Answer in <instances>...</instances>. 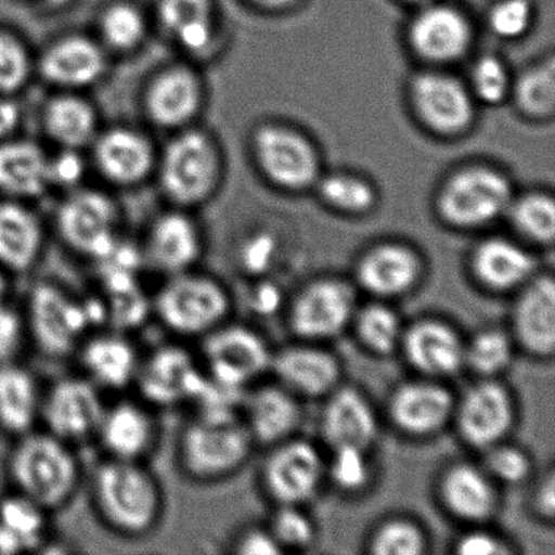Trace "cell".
I'll use <instances>...</instances> for the list:
<instances>
[{
    "label": "cell",
    "instance_id": "cell-37",
    "mask_svg": "<svg viewBox=\"0 0 555 555\" xmlns=\"http://www.w3.org/2000/svg\"><path fill=\"white\" fill-rule=\"evenodd\" d=\"M42 127L59 149L83 150L100 133L95 107L75 91H60L47 102Z\"/></svg>",
    "mask_w": 555,
    "mask_h": 555
},
{
    "label": "cell",
    "instance_id": "cell-31",
    "mask_svg": "<svg viewBox=\"0 0 555 555\" xmlns=\"http://www.w3.org/2000/svg\"><path fill=\"white\" fill-rule=\"evenodd\" d=\"M469 273L478 288L493 297L513 296L538 273L530 249L505 237L478 243L469 259Z\"/></svg>",
    "mask_w": 555,
    "mask_h": 555
},
{
    "label": "cell",
    "instance_id": "cell-49",
    "mask_svg": "<svg viewBox=\"0 0 555 555\" xmlns=\"http://www.w3.org/2000/svg\"><path fill=\"white\" fill-rule=\"evenodd\" d=\"M319 192L326 204L346 214H363L375 203L372 184L350 173L326 176L319 182Z\"/></svg>",
    "mask_w": 555,
    "mask_h": 555
},
{
    "label": "cell",
    "instance_id": "cell-47",
    "mask_svg": "<svg viewBox=\"0 0 555 555\" xmlns=\"http://www.w3.org/2000/svg\"><path fill=\"white\" fill-rule=\"evenodd\" d=\"M516 103L532 118H548L555 108V67L553 59L526 70L513 85Z\"/></svg>",
    "mask_w": 555,
    "mask_h": 555
},
{
    "label": "cell",
    "instance_id": "cell-15",
    "mask_svg": "<svg viewBox=\"0 0 555 555\" xmlns=\"http://www.w3.org/2000/svg\"><path fill=\"white\" fill-rule=\"evenodd\" d=\"M513 199V188L502 172L470 167L455 172L444 183L438 209L450 225L472 230L507 214Z\"/></svg>",
    "mask_w": 555,
    "mask_h": 555
},
{
    "label": "cell",
    "instance_id": "cell-25",
    "mask_svg": "<svg viewBox=\"0 0 555 555\" xmlns=\"http://www.w3.org/2000/svg\"><path fill=\"white\" fill-rule=\"evenodd\" d=\"M205 85L188 64H171L157 70L144 90L146 117L155 127L171 132L193 127L205 105Z\"/></svg>",
    "mask_w": 555,
    "mask_h": 555
},
{
    "label": "cell",
    "instance_id": "cell-48",
    "mask_svg": "<svg viewBox=\"0 0 555 555\" xmlns=\"http://www.w3.org/2000/svg\"><path fill=\"white\" fill-rule=\"evenodd\" d=\"M35 70V60L24 40L0 26V94L14 95L24 89Z\"/></svg>",
    "mask_w": 555,
    "mask_h": 555
},
{
    "label": "cell",
    "instance_id": "cell-32",
    "mask_svg": "<svg viewBox=\"0 0 555 555\" xmlns=\"http://www.w3.org/2000/svg\"><path fill=\"white\" fill-rule=\"evenodd\" d=\"M408 38L413 51L424 60L451 63L469 51L472 26L460 9L429 0L413 16Z\"/></svg>",
    "mask_w": 555,
    "mask_h": 555
},
{
    "label": "cell",
    "instance_id": "cell-59",
    "mask_svg": "<svg viewBox=\"0 0 555 555\" xmlns=\"http://www.w3.org/2000/svg\"><path fill=\"white\" fill-rule=\"evenodd\" d=\"M22 122V111L14 95L0 94V141L15 138Z\"/></svg>",
    "mask_w": 555,
    "mask_h": 555
},
{
    "label": "cell",
    "instance_id": "cell-54",
    "mask_svg": "<svg viewBox=\"0 0 555 555\" xmlns=\"http://www.w3.org/2000/svg\"><path fill=\"white\" fill-rule=\"evenodd\" d=\"M228 552L236 555H281L283 551L266 524H249L233 532Z\"/></svg>",
    "mask_w": 555,
    "mask_h": 555
},
{
    "label": "cell",
    "instance_id": "cell-57",
    "mask_svg": "<svg viewBox=\"0 0 555 555\" xmlns=\"http://www.w3.org/2000/svg\"><path fill=\"white\" fill-rule=\"evenodd\" d=\"M259 282L248 293L249 309L262 318H271L283 313L287 302V294L276 282L268 278H258Z\"/></svg>",
    "mask_w": 555,
    "mask_h": 555
},
{
    "label": "cell",
    "instance_id": "cell-10",
    "mask_svg": "<svg viewBox=\"0 0 555 555\" xmlns=\"http://www.w3.org/2000/svg\"><path fill=\"white\" fill-rule=\"evenodd\" d=\"M260 491L273 505H308L326 483L325 455L312 440L293 437L266 449L258 470Z\"/></svg>",
    "mask_w": 555,
    "mask_h": 555
},
{
    "label": "cell",
    "instance_id": "cell-61",
    "mask_svg": "<svg viewBox=\"0 0 555 555\" xmlns=\"http://www.w3.org/2000/svg\"><path fill=\"white\" fill-rule=\"evenodd\" d=\"M13 286H11V275L0 269V309L13 302Z\"/></svg>",
    "mask_w": 555,
    "mask_h": 555
},
{
    "label": "cell",
    "instance_id": "cell-20",
    "mask_svg": "<svg viewBox=\"0 0 555 555\" xmlns=\"http://www.w3.org/2000/svg\"><path fill=\"white\" fill-rule=\"evenodd\" d=\"M270 375L299 400H323L343 383V364L325 343L294 339L274 348Z\"/></svg>",
    "mask_w": 555,
    "mask_h": 555
},
{
    "label": "cell",
    "instance_id": "cell-52",
    "mask_svg": "<svg viewBox=\"0 0 555 555\" xmlns=\"http://www.w3.org/2000/svg\"><path fill=\"white\" fill-rule=\"evenodd\" d=\"M451 548L456 555L514 554V546L498 531L489 529V525L464 527L451 543Z\"/></svg>",
    "mask_w": 555,
    "mask_h": 555
},
{
    "label": "cell",
    "instance_id": "cell-34",
    "mask_svg": "<svg viewBox=\"0 0 555 555\" xmlns=\"http://www.w3.org/2000/svg\"><path fill=\"white\" fill-rule=\"evenodd\" d=\"M162 29L190 56H206L219 37L215 0H157Z\"/></svg>",
    "mask_w": 555,
    "mask_h": 555
},
{
    "label": "cell",
    "instance_id": "cell-12",
    "mask_svg": "<svg viewBox=\"0 0 555 555\" xmlns=\"http://www.w3.org/2000/svg\"><path fill=\"white\" fill-rule=\"evenodd\" d=\"M105 395L79 372L62 375L43 386L40 427L78 449L94 443Z\"/></svg>",
    "mask_w": 555,
    "mask_h": 555
},
{
    "label": "cell",
    "instance_id": "cell-22",
    "mask_svg": "<svg viewBox=\"0 0 555 555\" xmlns=\"http://www.w3.org/2000/svg\"><path fill=\"white\" fill-rule=\"evenodd\" d=\"M321 442L328 450H374L380 437V417L366 391L345 380L321 400Z\"/></svg>",
    "mask_w": 555,
    "mask_h": 555
},
{
    "label": "cell",
    "instance_id": "cell-42",
    "mask_svg": "<svg viewBox=\"0 0 555 555\" xmlns=\"http://www.w3.org/2000/svg\"><path fill=\"white\" fill-rule=\"evenodd\" d=\"M325 455L326 483L346 496H361L372 488L375 467L372 450L339 448Z\"/></svg>",
    "mask_w": 555,
    "mask_h": 555
},
{
    "label": "cell",
    "instance_id": "cell-50",
    "mask_svg": "<svg viewBox=\"0 0 555 555\" xmlns=\"http://www.w3.org/2000/svg\"><path fill=\"white\" fill-rule=\"evenodd\" d=\"M472 95L486 105H499L513 91V80L502 60L491 56L478 59L472 68Z\"/></svg>",
    "mask_w": 555,
    "mask_h": 555
},
{
    "label": "cell",
    "instance_id": "cell-13",
    "mask_svg": "<svg viewBox=\"0 0 555 555\" xmlns=\"http://www.w3.org/2000/svg\"><path fill=\"white\" fill-rule=\"evenodd\" d=\"M455 397L444 380L413 375L391 388L385 417L401 437L426 442L451 427Z\"/></svg>",
    "mask_w": 555,
    "mask_h": 555
},
{
    "label": "cell",
    "instance_id": "cell-23",
    "mask_svg": "<svg viewBox=\"0 0 555 555\" xmlns=\"http://www.w3.org/2000/svg\"><path fill=\"white\" fill-rule=\"evenodd\" d=\"M507 325L519 352L540 362L555 353V281L552 273H538L513 294Z\"/></svg>",
    "mask_w": 555,
    "mask_h": 555
},
{
    "label": "cell",
    "instance_id": "cell-33",
    "mask_svg": "<svg viewBox=\"0 0 555 555\" xmlns=\"http://www.w3.org/2000/svg\"><path fill=\"white\" fill-rule=\"evenodd\" d=\"M41 221L24 201L0 198V269L11 276L36 268L43 251Z\"/></svg>",
    "mask_w": 555,
    "mask_h": 555
},
{
    "label": "cell",
    "instance_id": "cell-3",
    "mask_svg": "<svg viewBox=\"0 0 555 555\" xmlns=\"http://www.w3.org/2000/svg\"><path fill=\"white\" fill-rule=\"evenodd\" d=\"M9 489L56 514L78 496L85 482L79 449L38 427L11 439L4 456Z\"/></svg>",
    "mask_w": 555,
    "mask_h": 555
},
{
    "label": "cell",
    "instance_id": "cell-21",
    "mask_svg": "<svg viewBox=\"0 0 555 555\" xmlns=\"http://www.w3.org/2000/svg\"><path fill=\"white\" fill-rule=\"evenodd\" d=\"M253 154L260 172L278 188L301 190L318 181V155L296 130L260 125L253 135Z\"/></svg>",
    "mask_w": 555,
    "mask_h": 555
},
{
    "label": "cell",
    "instance_id": "cell-60",
    "mask_svg": "<svg viewBox=\"0 0 555 555\" xmlns=\"http://www.w3.org/2000/svg\"><path fill=\"white\" fill-rule=\"evenodd\" d=\"M248 2L260 9L281 11L293 8L299 0H248Z\"/></svg>",
    "mask_w": 555,
    "mask_h": 555
},
{
    "label": "cell",
    "instance_id": "cell-7",
    "mask_svg": "<svg viewBox=\"0 0 555 555\" xmlns=\"http://www.w3.org/2000/svg\"><path fill=\"white\" fill-rule=\"evenodd\" d=\"M197 353L211 384L246 391L270 375L274 347L255 326L232 318L198 341Z\"/></svg>",
    "mask_w": 555,
    "mask_h": 555
},
{
    "label": "cell",
    "instance_id": "cell-63",
    "mask_svg": "<svg viewBox=\"0 0 555 555\" xmlns=\"http://www.w3.org/2000/svg\"><path fill=\"white\" fill-rule=\"evenodd\" d=\"M0 555H10L8 543H5L2 532H0Z\"/></svg>",
    "mask_w": 555,
    "mask_h": 555
},
{
    "label": "cell",
    "instance_id": "cell-19",
    "mask_svg": "<svg viewBox=\"0 0 555 555\" xmlns=\"http://www.w3.org/2000/svg\"><path fill=\"white\" fill-rule=\"evenodd\" d=\"M426 275L421 255L401 243H380L359 255L351 282L367 298L396 302L410 297Z\"/></svg>",
    "mask_w": 555,
    "mask_h": 555
},
{
    "label": "cell",
    "instance_id": "cell-17",
    "mask_svg": "<svg viewBox=\"0 0 555 555\" xmlns=\"http://www.w3.org/2000/svg\"><path fill=\"white\" fill-rule=\"evenodd\" d=\"M160 439L157 410L135 396L107 402L94 443L105 459L149 462L159 449Z\"/></svg>",
    "mask_w": 555,
    "mask_h": 555
},
{
    "label": "cell",
    "instance_id": "cell-16",
    "mask_svg": "<svg viewBox=\"0 0 555 555\" xmlns=\"http://www.w3.org/2000/svg\"><path fill=\"white\" fill-rule=\"evenodd\" d=\"M465 335L450 320L421 315L405 323L399 353L413 375L449 383L464 370Z\"/></svg>",
    "mask_w": 555,
    "mask_h": 555
},
{
    "label": "cell",
    "instance_id": "cell-58",
    "mask_svg": "<svg viewBox=\"0 0 555 555\" xmlns=\"http://www.w3.org/2000/svg\"><path fill=\"white\" fill-rule=\"evenodd\" d=\"M531 514L543 525H553L555 520V473L548 467L535 478L529 500Z\"/></svg>",
    "mask_w": 555,
    "mask_h": 555
},
{
    "label": "cell",
    "instance_id": "cell-56",
    "mask_svg": "<svg viewBox=\"0 0 555 555\" xmlns=\"http://www.w3.org/2000/svg\"><path fill=\"white\" fill-rule=\"evenodd\" d=\"M278 242L271 233L260 232L248 238L242 251V262L249 275L262 278L276 262Z\"/></svg>",
    "mask_w": 555,
    "mask_h": 555
},
{
    "label": "cell",
    "instance_id": "cell-55",
    "mask_svg": "<svg viewBox=\"0 0 555 555\" xmlns=\"http://www.w3.org/2000/svg\"><path fill=\"white\" fill-rule=\"evenodd\" d=\"M86 162L79 150L60 149L56 155L49 156V184L68 192L80 188L86 173Z\"/></svg>",
    "mask_w": 555,
    "mask_h": 555
},
{
    "label": "cell",
    "instance_id": "cell-18",
    "mask_svg": "<svg viewBox=\"0 0 555 555\" xmlns=\"http://www.w3.org/2000/svg\"><path fill=\"white\" fill-rule=\"evenodd\" d=\"M478 461L449 462L435 480V496L449 518L462 526L489 525L496 518L502 493Z\"/></svg>",
    "mask_w": 555,
    "mask_h": 555
},
{
    "label": "cell",
    "instance_id": "cell-4",
    "mask_svg": "<svg viewBox=\"0 0 555 555\" xmlns=\"http://www.w3.org/2000/svg\"><path fill=\"white\" fill-rule=\"evenodd\" d=\"M151 312L176 339L199 341L233 318L235 296L220 278L198 268L163 278Z\"/></svg>",
    "mask_w": 555,
    "mask_h": 555
},
{
    "label": "cell",
    "instance_id": "cell-41",
    "mask_svg": "<svg viewBox=\"0 0 555 555\" xmlns=\"http://www.w3.org/2000/svg\"><path fill=\"white\" fill-rule=\"evenodd\" d=\"M431 542L426 527L410 515H389L377 521L364 540L372 555H424Z\"/></svg>",
    "mask_w": 555,
    "mask_h": 555
},
{
    "label": "cell",
    "instance_id": "cell-39",
    "mask_svg": "<svg viewBox=\"0 0 555 555\" xmlns=\"http://www.w3.org/2000/svg\"><path fill=\"white\" fill-rule=\"evenodd\" d=\"M51 513L11 491L0 496V532L11 554L40 553L51 538Z\"/></svg>",
    "mask_w": 555,
    "mask_h": 555
},
{
    "label": "cell",
    "instance_id": "cell-27",
    "mask_svg": "<svg viewBox=\"0 0 555 555\" xmlns=\"http://www.w3.org/2000/svg\"><path fill=\"white\" fill-rule=\"evenodd\" d=\"M107 67L106 48L80 33L48 43L35 62L41 78L60 91L89 89L106 75Z\"/></svg>",
    "mask_w": 555,
    "mask_h": 555
},
{
    "label": "cell",
    "instance_id": "cell-2",
    "mask_svg": "<svg viewBox=\"0 0 555 555\" xmlns=\"http://www.w3.org/2000/svg\"><path fill=\"white\" fill-rule=\"evenodd\" d=\"M194 410L178 433V472L197 486L231 480L253 460L257 444L235 408L209 405Z\"/></svg>",
    "mask_w": 555,
    "mask_h": 555
},
{
    "label": "cell",
    "instance_id": "cell-1",
    "mask_svg": "<svg viewBox=\"0 0 555 555\" xmlns=\"http://www.w3.org/2000/svg\"><path fill=\"white\" fill-rule=\"evenodd\" d=\"M92 514L113 535L144 540L166 515V492L149 462L103 459L90 473Z\"/></svg>",
    "mask_w": 555,
    "mask_h": 555
},
{
    "label": "cell",
    "instance_id": "cell-35",
    "mask_svg": "<svg viewBox=\"0 0 555 555\" xmlns=\"http://www.w3.org/2000/svg\"><path fill=\"white\" fill-rule=\"evenodd\" d=\"M43 386L20 361L0 363V433L18 438L40 427Z\"/></svg>",
    "mask_w": 555,
    "mask_h": 555
},
{
    "label": "cell",
    "instance_id": "cell-29",
    "mask_svg": "<svg viewBox=\"0 0 555 555\" xmlns=\"http://www.w3.org/2000/svg\"><path fill=\"white\" fill-rule=\"evenodd\" d=\"M92 159L107 182L133 188L155 172L157 154L149 135L129 127L100 130L92 141Z\"/></svg>",
    "mask_w": 555,
    "mask_h": 555
},
{
    "label": "cell",
    "instance_id": "cell-64",
    "mask_svg": "<svg viewBox=\"0 0 555 555\" xmlns=\"http://www.w3.org/2000/svg\"><path fill=\"white\" fill-rule=\"evenodd\" d=\"M402 2L421 5V4L429 2V0H402Z\"/></svg>",
    "mask_w": 555,
    "mask_h": 555
},
{
    "label": "cell",
    "instance_id": "cell-46",
    "mask_svg": "<svg viewBox=\"0 0 555 555\" xmlns=\"http://www.w3.org/2000/svg\"><path fill=\"white\" fill-rule=\"evenodd\" d=\"M507 214L527 241L548 246L555 236V205L551 195L532 193L513 199Z\"/></svg>",
    "mask_w": 555,
    "mask_h": 555
},
{
    "label": "cell",
    "instance_id": "cell-6",
    "mask_svg": "<svg viewBox=\"0 0 555 555\" xmlns=\"http://www.w3.org/2000/svg\"><path fill=\"white\" fill-rule=\"evenodd\" d=\"M155 172L163 194L176 208H197L220 188L224 173L220 145L194 125L178 130L157 155Z\"/></svg>",
    "mask_w": 555,
    "mask_h": 555
},
{
    "label": "cell",
    "instance_id": "cell-44",
    "mask_svg": "<svg viewBox=\"0 0 555 555\" xmlns=\"http://www.w3.org/2000/svg\"><path fill=\"white\" fill-rule=\"evenodd\" d=\"M478 462L500 488L521 487L534 480V459L524 446L509 439L483 450Z\"/></svg>",
    "mask_w": 555,
    "mask_h": 555
},
{
    "label": "cell",
    "instance_id": "cell-38",
    "mask_svg": "<svg viewBox=\"0 0 555 555\" xmlns=\"http://www.w3.org/2000/svg\"><path fill=\"white\" fill-rule=\"evenodd\" d=\"M405 323L395 302L367 298L359 301L348 332L363 352L384 359L399 353Z\"/></svg>",
    "mask_w": 555,
    "mask_h": 555
},
{
    "label": "cell",
    "instance_id": "cell-5",
    "mask_svg": "<svg viewBox=\"0 0 555 555\" xmlns=\"http://www.w3.org/2000/svg\"><path fill=\"white\" fill-rule=\"evenodd\" d=\"M96 307L56 282L33 283L21 308L29 346L51 361L74 358L94 328Z\"/></svg>",
    "mask_w": 555,
    "mask_h": 555
},
{
    "label": "cell",
    "instance_id": "cell-9",
    "mask_svg": "<svg viewBox=\"0 0 555 555\" xmlns=\"http://www.w3.org/2000/svg\"><path fill=\"white\" fill-rule=\"evenodd\" d=\"M208 385L198 353L176 339L141 353L133 389L140 399L159 411L194 405Z\"/></svg>",
    "mask_w": 555,
    "mask_h": 555
},
{
    "label": "cell",
    "instance_id": "cell-8",
    "mask_svg": "<svg viewBox=\"0 0 555 555\" xmlns=\"http://www.w3.org/2000/svg\"><path fill=\"white\" fill-rule=\"evenodd\" d=\"M359 293L351 280L325 275L287 297L283 314L293 339L330 343L350 330Z\"/></svg>",
    "mask_w": 555,
    "mask_h": 555
},
{
    "label": "cell",
    "instance_id": "cell-11",
    "mask_svg": "<svg viewBox=\"0 0 555 555\" xmlns=\"http://www.w3.org/2000/svg\"><path fill=\"white\" fill-rule=\"evenodd\" d=\"M518 401L504 379L475 378L455 397L453 423L462 443L477 454L511 437Z\"/></svg>",
    "mask_w": 555,
    "mask_h": 555
},
{
    "label": "cell",
    "instance_id": "cell-51",
    "mask_svg": "<svg viewBox=\"0 0 555 555\" xmlns=\"http://www.w3.org/2000/svg\"><path fill=\"white\" fill-rule=\"evenodd\" d=\"M534 21L531 0H498L489 10L488 22L494 35L518 38L525 35Z\"/></svg>",
    "mask_w": 555,
    "mask_h": 555
},
{
    "label": "cell",
    "instance_id": "cell-24",
    "mask_svg": "<svg viewBox=\"0 0 555 555\" xmlns=\"http://www.w3.org/2000/svg\"><path fill=\"white\" fill-rule=\"evenodd\" d=\"M140 249L145 268L162 278L186 273L204 258V232L188 209L173 206L152 221Z\"/></svg>",
    "mask_w": 555,
    "mask_h": 555
},
{
    "label": "cell",
    "instance_id": "cell-43",
    "mask_svg": "<svg viewBox=\"0 0 555 555\" xmlns=\"http://www.w3.org/2000/svg\"><path fill=\"white\" fill-rule=\"evenodd\" d=\"M149 30L145 15L130 2L108 4L98 21V31L103 47L111 51L128 53L144 42Z\"/></svg>",
    "mask_w": 555,
    "mask_h": 555
},
{
    "label": "cell",
    "instance_id": "cell-28",
    "mask_svg": "<svg viewBox=\"0 0 555 555\" xmlns=\"http://www.w3.org/2000/svg\"><path fill=\"white\" fill-rule=\"evenodd\" d=\"M140 348L122 331H92L76 351L79 373L103 393H122L132 389L138 377Z\"/></svg>",
    "mask_w": 555,
    "mask_h": 555
},
{
    "label": "cell",
    "instance_id": "cell-14",
    "mask_svg": "<svg viewBox=\"0 0 555 555\" xmlns=\"http://www.w3.org/2000/svg\"><path fill=\"white\" fill-rule=\"evenodd\" d=\"M118 225L116 203L96 189L70 190L56 214L57 233L65 246L95 263L121 238Z\"/></svg>",
    "mask_w": 555,
    "mask_h": 555
},
{
    "label": "cell",
    "instance_id": "cell-53",
    "mask_svg": "<svg viewBox=\"0 0 555 555\" xmlns=\"http://www.w3.org/2000/svg\"><path fill=\"white\" fill-rule=\"evenodd\" d=\"M29 346L24 314L14 302L0 309V363L20 361L24 348Z\"/></svg>",
    "mask_w": 555,
    "mask_h": 555
},
{
    "label": "cell",
    "instance_id": "cell-40",
    "mask_svg": "<svg viewBox=\"0 0 555 555\" xmlns=\"http://www.w3.org/2000/svg\"><path fill=\"white\" fill-rule=\"evenodd\" d=\"M519 350L507 326H478L465 336L464 370L475 378L502 379Z\"/></svg>",
    "mask_w": 555,
    "mask_h": 555
},
{
    "label": "cell",
    "instance_id": "cell-36",
    "mask_svg": "<svg viewBox=\"0 0 555 555\" xmlns=\"http://www.w3.org/2000/svg\"><path fill=\"white\" fill-rule=\"evenodd\" d=\"M48 165L49 155L35 141H0V198L41 197L51 188Z\"/></svg>",
    "mask_w": 555,
    "mask_h": 555
},
{
    "label": "cell",
    "instance_id": "cell-45",
    "mask_svg": "<svg viewBox=\"0 0 555 555\" xmlns=\"http://www.w3.org/2000/svg\"><path fill=\"white\" fill-rule=\"evenodd\" d=\"M266 521L283 553H301L314 546L319 538V526L308 505H273Z\"/></svg>",
    "mask_w": 555,
    "mask_h": 555
},
{
    "label": "cell",
    "instance_id": "cell-30",
    "mask_svg": "<svg viewBox=\"0 0 555 555\" xmlns=\"http://www.w3.org/2000/svg\"><path fill=\"white\" fill-rule=\"evenodd\" d=\"M411 96L417 116L434 132L459 134L475 117V96L454 76L423 73L412 80Z\"/></svg>",
    "mask_w": 555,
    "mask_h": 555
},
{
    "label": "cell",
    "instance_id": "cell-62",
    "mask_svg": "<svg viewBox=\"0 0 555 555\" xmlns=\"http://www.w3.org/2000/svg\"><path fill=\"white\" fill-rule=\"evenodd\" d=\"M43 4L49 5V8H62L69 2V0H41Z\"/></svg>",
    "mask_w": 555,
    "mask_h": 555
},
{
    "label": "cell",
    "instance_id": "cell-26",
    "mask_svg": "<svg viewBox=\"0 0 555 555\" xmlns=\"http://www.w3.org/2000/svg\"><path fill=\"white\" fill-rule=\"evenodd\" d=\"M238 416L257 448L268 449L298 435L302 401L274 379H263L244 391Z\"/></svg>",
    "mask_w": 555,
    "mask_h": 555
}]
</instances>
